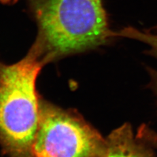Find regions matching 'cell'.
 Segmentation results:
<instances>
[{"label":"cell","instance_id":"cell-1","mask_svg":"<svg viewBox=\"0 0 157 157\" xmlns=\"http://www.w3.org/2000/svg\"><path fill=\"white\" fill-rule=\"evenodd\" d=\"M29 10L37 26L29 51L44 66L115 37L101 0H30Z\"/></svg>","mask_w":157,"mask_h":157},{"label":"cell","instance_id":"cell-2","mask_svg":"<svg viewBox=\"0 0 157 157\" xmlns=\"http://www.w3.org/2000/svg\"><path fill=\"white\" fill-rule=\"evenodd\" d=\"M43 66L29 50L13 64L0 60V146L7 157H31L40 110L36 81Z\"/></svg>","mask_w":157,"mask_h":157},{"label":"cell","instance_id":"cell-3","mask_svg":"<svg viewBox=\"0 0 157 157\" xmlns=\"http://www.w3.org/2000/svg\"><path fill=\"white\" fill-rule=\"evenodd\" d=\"M105 147L106 140L79 115L40 98L31 157H103Z\"/></svg>","mask_w":157,"mask_h":157},{"label":"cell","instance_id":"cell-4","mask_svg":"<svg viewBox=\"0 0 157 157\" xmlns=\"http://www.w3.org/2000/svg\"><path fill=\"white\" fill-rule=\"evenodd\" d=\"M147 145L134 136L132 126L126 123L107 137L103 157H156Z\"/></svg>","mask_w":157,"mask_h":157},{"label":"cell","instance_id":"cell-5","mask_svg":"<svg viewBox=\"0 0 157 157\" xmlns=\"http://www.w3.org/2000/svg\"><path fill=\"white\" fill-rule=\"evenodd\" d=\"M115 37H122L144 43L150 47L148 52L157 58V26L151 29L140 30L134 27H126L115 32Z\"/></svg>","mask_w":157,"mask_h":157},{"label":"cell","instance_id":"cell-6","mask_svg":"<svg viewBox=\"0 0 157 157\" xmlns=\"http://www.w3.org/2000/svg\"><path fill=\"white\" fill-rule=\"evenodd\" d=\"M137 137L149 145L157 148V133L147 126L141 125L139 128Z\"/></svg>","mask_w":157,"mask_h":157},{"label":"cell","instance_id":"cell-7","mask_svg":"<svg viewBox=\"0 0 157 157\" xmlns=\"http://www.w3.org/2000/svg\"><path fill=\"white\" fill-rule=\"evenodd\" d=\"M151 75L152 78V85H153V89L157 95V71L151 70Z\"/></svg>","mask_w":157,"mask_h":157},{"label":"cell","instance_id":"cell-8","mask_svg":"<svg viewBox=\"0 0 157 157\" xmlns=\"http://www.w3.org/2000/svg\"><path fill=\"white\" fill-rule=\"evenodd\" d=\"M18 0H0V3L6 5H12L15 3Z\"/></svg>","mask_w":157,"mask_h":157}]
</instances>
